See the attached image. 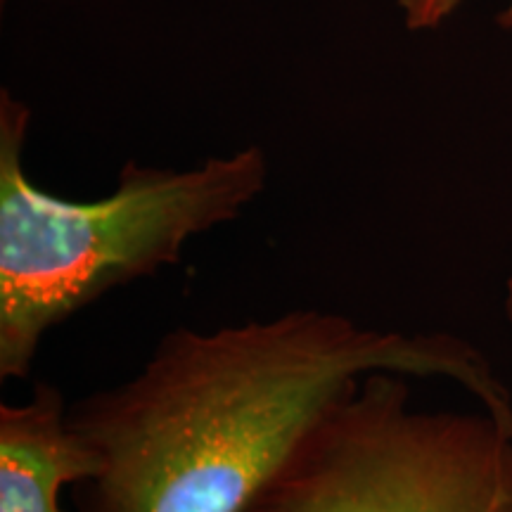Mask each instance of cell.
Masks as SVG:
<instances>
[{"label": "cell", "instance_id": "3957f363", "mask_svg": "<svg viewBox=\"0 0 512 512\" xmlns=\"http://www.w3.org/2000/svg\"><path fill=\"white\" fill-rule=\"evenodd\" d=\"M249 512H512V430L486 411H418L411 377L368 373Z\"/></svg>", "mask_w": 512, "mask_h": 512}, {"label": "cell", "instance_id": "5b68a950", "mask_svg": "<svg viewBox=\"0 0 512 512\" xmlns=\"http://www.w3.org/2000/svg\"><path fill=\"white\" fill-rule=\"evenodd\" d=\"M463 0H399V8L406 19V27L413 31H427L439 27L448 17L456 12ZM501 24L505 29H512V0L501 12Z\"/></svg>", "mask_w": 512, "mask_h": 512}, {"label": "cell", "instance_id": "6da1fadb", "mask_svg": "<svg viewBox=\"0 0 512 512\" xmlns=\"http://www.w3.org/2000/svg\"><path fill=\"white\" fill-rule=\"evenodd\" d=\"M380 370L451 380L512 430L508 384L451 332L323 309L174 328L136 375L69 403V427L98 460L79 512H249L318 415Z\"/></svg>", "mask_w": 512, "mask_h": 512}, {"label": "cell", "instance_id": "277c9868", "mask_svg": "<svg viewBox=\"0 0 512 512\" xmlns=\"http://www.w3.org/2000/svg\"><path fill=\"white\" fill-rule=\"evenodd\" d=\"M67 413L69 403L50 382H36L27 401L0 406V512H67L62 489L98 475V460Z\"/></svg>", "mask_w": 512, "mask_h": 512}, {"label": "cell", "instance_id": "7a4b0ae2", "mask_svg": "<svg viewBox=\"0 0 512 512\" xmlns=\"http://www.w3.org/2000/svg\"><path fill=\"white\" fill-rule=\"evenodd\" d=\"M31 110L0 93V380H27L48 332L119 287L183 259L197 235L242 216L268 183L259 145L192 169L126 162L117 188L62 200L24 171Z\"/></svg>", "mask_w": 512, "mask_h": 512}, {"label": "cell", "instance_id": "8992f818", "mask_svg": "<svg viewBox=\"0 0 512 512\" xmlns=\"http://www.w3.org/2000/svg\"><path fill=\"white\" fill-rule=\"evenodd\" d=\"M503 311H505V318H508V325H510V330H512V275L508 278V283H505Z\"/></svg>", "mask_w": 512, "mask_h": 512}]
</instances>
